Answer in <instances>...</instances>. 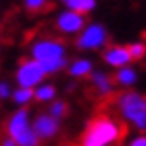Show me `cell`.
<instances>
[{"mask_svg": "<svg viewBox=\"0 0 146 146\" xmlns=\"http://www.w3.org/2000/svg\"><path fill=\"white\" fill-rule=\"evenodd\" d=\"M31 59H34L38 65L42 66L46 76L57 74L63 68H66L68 59H66V44L61 38L55 36H42L36 38L31 44Z\"/></svg>", "mask_w": 146, "mask_h": 146, "instance_id": "6da1fadb", "label": "cell"}, {"mask_svg": "<svg viewBox=\"0 0 146 146\" xmlns=\"http://www.w3.org/2000/svg\"><path fill=\"white\" fill-rule=\"evenodd\" d=\"M123 135V125L112 116H97L86 125L80 146H112Z\"/></svg>", "mask_w": 146, "mask_h": 146, "instance_id": "7a4b0ae2", "label": "cell"}, {"mask_svg": "<svg viewBox=\"0 0 146 146\" xmlns=\"http://www.w3.org/2000/svg\"><path fill=\"white\" fill-rule=\"evenodd\" d=\"M114 106L125 123L133 125L139 131H146V95L127 89L116 97Z\"/></svg>", "mask_w": 146, "mask_h": 146, "instance_id": "3957f363", "label": "cell"}, {"mask_svg": "<svg viewBox=\"0 0 146 146\" xmlns=\"http://www.w3.org/2000/svg\"><path fill=\"white\" fill-rule=\"evenodd\" d=\"M6 133L17 146H38L40 139L33 129V118L27 108H19L6 121Z\"/></svg>", "mask_w": 146, "mask_h": 146, "instance_id": "277c9868", "label": "cell"}, {"mask_svg": "<svg viewBox=\"0 0 146 146\" xmlns=\"http://www.w3.org/2000/svg\"><path fill=\"white\" fill-rule=\"evenodd\" d=\"M80 51H99L108 46V31L103 23H87L74 40Z\"/></svg>", "mask_w": 146, "mask_h": 146, "instance_id": "5b68a950", "label": "cell"}, {"mask_svg": "<svg viewBox=\"0 0 146 146\" xmlns=\"http://www.w3.org/2000/svg\"><path fill=\"white\" fill-rule=\"evenodd\" d=\"M46 80V72L42 70V66L38 65L34 59H23L15 68V84L17 87H27V89H34Z\"/></svg>", "mask_w": 146, "mask_h": 146, "instance_id": "8992f818", "label": "cell"}, {"mask_svg": "<svg viewBox=\"0 0 146 146\" xmlns=\"http://www.w3.org/2000/svg\"><path fill=\"white\" fill-rule=\"evenodd\" d=\"M86 25H87L86 15L70 11V10L57 11V15H55V19H53L55 31L59 34H63V36H78Z\"/></svg>", "mask_w": 146, "mask_h": 146, "instance_id": "52a82bcc", "label": "cell"}, {"mask_svg": "<svg viewBox=\"0 0 146 146\" xmlns=\"http://www.w3.org/2000/svg\"><path fill=\"white\" fill-rule=\"evenodd\" d=\"M33 129L36 133V137L40 141H49L53 139L61 129V121L55 119L51 114L44 112V114H38L36 118L33 119Z\"/></svg>", "mask_w": 146, "mask_h": 146, "instance_id": "ba28073f", "label": "cell"}, {"mask_svg": "<svg viewBox=\"0 0 146 146\" xmlns=\"http://www.w3.org/2000/svg\"><path fill=\"white\" fill-rule=\"evenodd\" d=\"M103 61L110 68H121V66H127L133 63L129 55V49L127 46H121V44H112V46H106L103 49Z\"/></svg>", "mask_w": 146, "mask_h": 146, "instance_id": "9c48e42d", "label": "cell"}, {"mask_svg": "<svg viewBox=\"0 0 146 146\" xmlns=\"http://www.w3.org/2000/svg\"><path fill=\"white\" fill-rule=\"evenodd\" d=\"M89 82H91L93 89L97 91L99 97H108V95H112L114 87H116L114 78L110 74H106V72H103V70H93L91 74H89Z\"/></svg>", "mask_w": 146, "mask_h": 146, "instance_id": "30bf717a", "label": "cell"}, {"mask_svg": "<svg viewBox=\"0 0 146 146\" xmlns=\"http://www.w3.org/2000/svg\"><path fill=\"white\" fill-rule=\"evenodd\" d=\"M112 78H114V84H116V86L131 89V87L137 84V80H139V72H137V68L133 65H127V66L118 68Z\"/></svg>", "mask_w": 146, "mask_h": 146, "instance_id": "8fae6325", "label": "cell"}, {"mask_svg": "<svg viewBox=\"0 0 146 146\" xmlns=\"http://www.w3.org/2000/svg\"><path fill=\"white\" fill-rule=\"evenodd\" d=\"M66 70L72 78H86L93 72V61L87 57H78L66 65Z\"/></svg>", "mask_w": 146, "mask_h": 146, "instance_id": "7c38bea8", "label": "cell"}, {"mask_svg": "<svg viewBox=\"0 0 146 146\" xmlns=\"http://www.w3.org/2000/svg\"><path fill=\"white\" fill-rule=\"evenodd\" d=\"M65 10L76 11V13H82V15H89L95 8H97V0H57Z\"/></svg>", "mask_w": 146, "mask_h": 146, "instance_id": "4fadbf2b", "label": "cell"}, {"mask_svg": "<svg viewBox=\"0 0 146 146\" xmlns=\"http://www.w3.org/2000/svg\"><path fill=\"white\" fill-rule=\"evenodd\" d=\"M55 95H57V89L51 84H40L38 87H34V101L38 103H51L55 101Z\"/></svg>", "mask_w": 146, "mask_h": 146, "instance_id": "5bb4252c", "label": "cell"}, {"mask_svg": "<svg viewBox=\"0 0 146 146\" xmlns=\"http://www.w3.org/2000/svg\"><path fill=\"white\" fill-rule=\"evenodd\" d=\"M11 101L17 104V106H21L25 108L31 101H34V89H27V87H17L11 91Z\"/></svg>", "mask_w": 146, "mask_h": 146, "instance_id": "9a60e30c", "label": "cell"}, {"mask_svg": "<svg viewBox=\"0 0 146 146\" xmlns=\"http://www.w3.org/2000/svg\"><path fill=\"white\" fill-rule=\"evenodd\" d=\"M51 0H23V8L29 13H40V11L48 10Z\"/></svg>", "mask_w": 146, "mask_h": 146, "instance_id": "2e32d148", "label": "cell"}, {"mask_svg": "<svg viewBox=\"0 0 146 146\" xmlns=\"http://www.w3.org/2000/svg\"><path fill=\"white\" fill-rule=\"evenodd\" d=\"M66 112H68V104H66L65 101H57V99H55V101L49 103L48 114H51L55 119H59V121H61V119L66 116Z\"/></svg>", "mask_w": 146, "mask_h": 146, "instance_id": "e0dca14e", "label": "cell"}, {"mask_svg": "<svg viewBox=\"0 0 146 146\" xmlns=\"http://www.w3.org/2000/svg\"><path fill=\"white\" fill-rule=\"evenodd\" d=\"M127 49H129V55L133 61L144 59V55H146V44L144 42H131L127 46Z\"/></svg>", "mask_w": 146, "mask_h": 146, "instance_id": "ac0fdd59", "label": "cell"}, {"mask_svg": "<svg viewBox=\"0 0 146 146\" xmlns=\"http://www.w3.org/2000/svg\"><path fill=\"white\" fill-rule=\"evenodd\" d=\"M11 86H10V82H6V80H0V101H6V99H10L11 97Z\"/></svg>", "mask_w": 146, "mask_h": 146, "instance_id": "d6986e66", "label": "cell"}, {"mask_svg": "<svg viewBox=\"0 0 146 146\" xmlns=\"http://www.w3.org/2000/svg\"><path fill=\"white\" fill-rule=\"evenodd\" d=\"M129 146H146V133L144 135H137L135 139H131Z\"/></svg>", "mask_w": 146, "mask_h": 146, "instance_id": "ffe728a7", "label": "cell"}, {"mask_svg": "<svg viewBox=\"0 0 146 146\" xmlns=\"http://www.w3.org/2000/svg\"><path fill=\"white\" fill-rule=\"evenodd\" d=\"M0 146H17V144H15V142H13V141H11L10 137H6L4 141H2V144H0Z\"/></svg>", "mask_w": 146, "mask_h": 146, "instance_id": "44dd1931", "label": "cell"}]
</instances>
